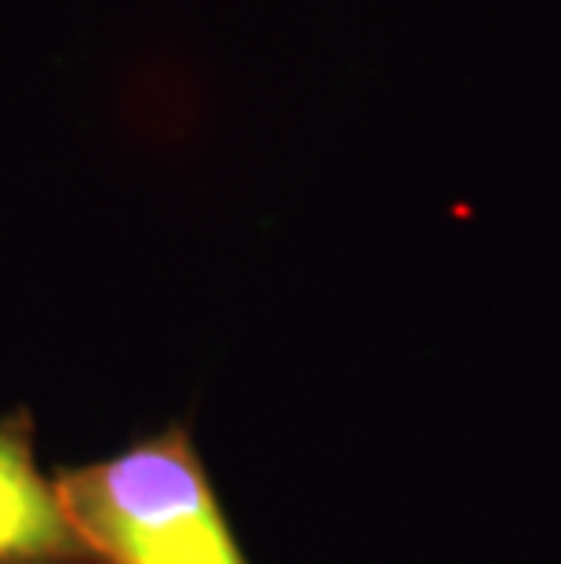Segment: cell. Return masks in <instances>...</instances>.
I'll return each instance as SVG.
<instances>
[{
  "label": "cell",
  "mask_w": 561,
  "mask_h": 564,
  "mask_svg": "<svg viewBox=\"0 0 561 564\" xmlns=\"http://www.w3.org/2000/svg\"><path fill=\"white\" fill-rule=\"evenodd\" d=\"M52 481L95 564H252L183 423Z\"/></svg>",
  "instance_id": "obj_1"
},
{
  "label": "cell",
  "mask_w": 561,
  "mask_h": 564,
  "mask_svg": "<svg viewBox=\"0 0 561 564\" xmlns=\"http://www.w3.org/2000/svg\"><path fill=\"white\" fill-rule=\"evenodd\" d=\"M0 564H95L33 459V415H0Z\"/></svg>",
  "instance_id": "obj_2"
}]
</instances>
